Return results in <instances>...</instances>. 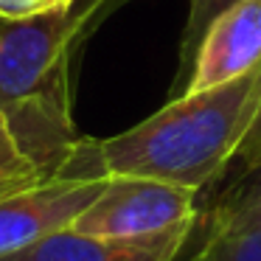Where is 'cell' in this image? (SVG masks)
Here are the masks:
<instances>
[{
  "label": "cell",
  "mask_w": 261,
  "mask_h": 261,
  "mask_svg": "<svg viewBox=\"0 0 261 261\" xmlns=\"http://www.w3.org/2000/svg\"><path fill=\"white\" fill-rule=\"evenodd\" d=\"M258 87L261 65L214 90L169 98L121 135L82 138L59 177H146L202 191L233 163Z\"/></svg>",
  "instance_id": "1"
},
{
  "label": "cell",
  "mask_w": 261,
  "mask_h": 261,
  "mask_svg": "<svg viewBox=\"0 0 261 261\" xmlns=\"http://www.w3.org/2000/svg\"><path fill=\"white\" fill-rule=\"evenodd\" d=\"M199 191L146 177H107L104 191L76 216L70 227L101 239H154L194 227Z\"/></svg>",
  "instance_id": "2"
},
{
  "label": "cell",
  "mask_w": 261,
  "mask_h": 261,
  "mask_svg": "<svg viewBox=\"0 0 261 261\" xmlns=\"http://www.w3.org/2000/svg\"><path fill=\"white\" fill-rule=\"evenodd\" d=\"M107 177H54L0 199V255H9L54 230L70 227L98 197Z\"/></svg>",
  "instance_id": "3"
},
{
  "label": "cell",
  "mask_w": 261,
  "mask_h": 261,
  "mask_svg": "<svg viewBox=\"0 0 261 261\" xmlns=\"http://www.w3.org/2000/svg\"><path fill=\"white\" fill-rule=\"evenodd\" d=\"M261 65V0H239L219 14L191 65V79L182 93L222 87Z\"/></svg>",
  "instance_id": "4"
},
{
  "label": "cell",
  "mask_w": 261,
  "mask_h": 261,
  "mask_svg": "<svg viewBox=\"0 0 261 261\" xmlns=\"http://www.w3.org/2000/svg\"><path fill=\"white\" fill-rule=\"evenodd\" d=\"M194 227L138 242L87 236L73 227H62L9 255H0V261H174L191 239Z\"/></svg>",
  "instance_id": "5"
},
{
  "label": "cell",
  "mask_w": 261,
  "mask_h": 261,
  "mask_svg": "<svg viewBox=\"0 0 261 261\" xmlns=\"http://www.w3.org/2000/svg\"><path fill=\"white\" fill-rule=\"evenodd\" d=\"M191 261H261V216L211 208Z\"/></svg>",
  "instance_id": "6"
},
{
  "label": "cell",
  "mask_w": 261,
  "mask_h": 261,
  "mask_svg": "<svg viewBox=\"0 0 261 261\" xmlns=\"http://www.w3.org/2000/svg\"><path fill=\"white\" fill-rule=\"evenodd\" d=\"M233 3H239V0H188V14L180 37V51H177V73H174V85H171V98L182 96V90H186L188 79H191L194 57H197V48L202 42V34L208 31V25L225 9H230Z\"/></svg>",
  "instance_id": "7"
},
{
  "label": "cell",
  "mask_w": 261,
  "mask_h": 261,
  "mask_svg": "<svg viewBox=\"0 0 261 261\" xmlns=\"http://www.w3.org/2000/svg\"><path fill=\"white\" fill-rule=\"evenodd\" d=\"M42 180H45L42 169L20 146V141L12 132V126H9L6 115L0 113V199L9 197V194L25 191V188L37 186Z\"/></svg>",
  "instance_id": "8"
},
{
  "label": "cell",
  "mask_w": 261,
  "mask_h": 261,
  "mask_svg": "<svg viewBox=\"0 0 261 261\" xmlns=\"http://www.w3.org/2000/svg\"><path fill=\"white\" fill-rule=\"evenodd\" d=\"M214 208L236 211V214H258L261 216V163L255 169L244 171L236 177L230 188L219 194Z\"/></svg>",
  "instance_id": "9"
},
{
  "label": "cell",
  "mask_w": 261,
  "mask_h": 261,
  "mask_svg": "<svg viewBox=\"0 0 261 261\" xmlns=\"http://www.w3.org/2000/svg\"><path fill=\"white\" fill-rule=\"evenodd\" d=\"M258 163H261V87H258V101H255L253 118H250L242 141H239L230 166H236L239 174H244V171L255 169Z\"/></svg>",
  "instance_id": "10"
},
{
  "label": "cell",
  "mask_w": 261,
  "mask_h": 261,
  "mask_svg": "<svg viewBox=\"0 0 261 261\" xmlns=\"http://www.w3.org/2000/svg\"><path fill=\"white\" fill-rule=\"evenodd\" d=\"M76 0H0V20H25L73 6Z\"/></svg>",
  "instance_id": "11"
},
{
  "label": "cell",
  "mask_w": 261,
  "mask_h": 261,
  "mask_svg": "<svg viewBox=\"0 0 261 261\" xmlns=\"http://www.w3.org/2000/svg\"><path fill=\"white\" fill-rule=\"evenodd\" d=\"M126 3H132V0H98L96 3V17H93V29H98L110 14L118 12V9H124Z\"/></svg>",
  "instance_id": "12"
}]
</instances>
